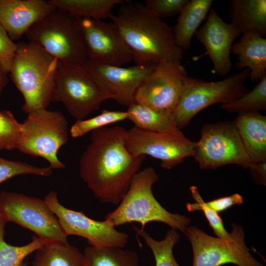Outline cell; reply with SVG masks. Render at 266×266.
I'll return each mask as SVG.
<instances>
[{
  "label": "cell",
  "mask_w": 266,
  "mask_h": 266,
  "mask_svg": "<svg viewBox=\"0 0 266 266\" xmlns=\"http://www.w3.org/2000/svg\"><path fill=\"white\" fill-rule=\"evenodd\" d=\"M252 175L257 182L263 185L266 181V161L252 163L248 167Z\"/></svg>",
  "instance_id": "cell-37"
},
{
  "label": "cell",
  "mask_w": 266,
  "mask_h": 266,
  "mask_svg": "<svg viewBox=\"0 0 266 266\" xmlns=\"http://www.w3.org/2000/svg\"><path fill=\"white\" fill-rule=\"evenodd\" d=\"M6 222L0 218V266H22L24 260L30 254L41 248L44 243L37 236L27 244L16 246L10 245L4 239Z\"/></svg>",
  "instance_id": "cell-28"
},
{
  "label": "cell",
  "mask_w": 266,
  "mask_h": 266,
  "mask_svg": "<svg viewBox=\"0 0 266 266\" xmlns=\"http://www.w3.org/2000/svg\"><path fill=\"white\" fill-rule=\"evenodd\" d=\"M189 0H147L144 5L151 13L160 18L180 14Z\"/></svg>",
  "instance_id": "cell-34"
},
{
  "label": "cell",
  "mask_w": 266,
  "mask_h": 266,
  "mask_svg": "<svg viewBox=\"0 0 266 266\" xmlns=\"http://www.w3.org/2000/svg\"><path fill=\"white\" fill-rule=\"evenodd\" d=\"M194 35L206 49L213 64V72L227 75L232 67L230 54L233 42L241 33L231 23L224 22L216 10L210 9L206 22Z\"/></svg>",
  "instance_id": "cell-17"
},
{
  "label": "cell",
  "mask_w": 266,
  "mask_h": 266,
  "mask_svg": "<svg viewBox=\"0 0 266 266\" xmlns=\"http://www.w3.org/2000/svg\"><path fill=\"white\" fill-rule=\"evenodd\" d=\"M22 126L17 149L43 158L52 169L65 167L58 153L67 142L69 131L67 120L62 112L47 108L34 110L28 114Z\"/></svg>",
  "instance_id": "cell-7"
},
{
  "label": "cell",
  "mask_w": 266,
  "mask_h": 266,
  "mask_svg": "<svg viewBox=\"0 0 266 266\" xmlns=\"http://www.w3.org/2000/svg\"><path fill=\"white\" fill-rule=\"evenodd\" d=\"M110 19L131 50L136 65L181 61L184 50L177 45L172 28L144 4L124 2Z\"/></svg>",
  "instance_id": "cell-2"
},
{
  "label": "cell",
  "mask_w": 266,
  "mask_h": 266,
  "mask_svg": "<svg viewBox=\"0 0 266 266\" xmlns=\"http://www.w3.org/2000/svg\"><path fill=\"white\" fill-rule=\"evenodd\" d=\"M127 134L120 126L93 131L81 156L80 176L101 203H120L146 158L129 152Z\"/></svg>",
  "instance_id": "cell-1"
},
{
  "label": "cell",
  "mask_w": 266,
  "mask_h": 266,
  "mask_svg": "<svg viewBox=\"0 0 266 266\" xmlns=\"http://www.w3.org/2000/svg\"><path fill=\"white\" fill-rule=\"evenodd\" d=\"M213 2V0H189L179 14L172 30L177 45L183 50L190 48L192 38L206 18Z\"/></svg>",
  "instance_id": "cell-22"
},
{
  "label": "cell",
  "mask_w": 266,
  "mask_h": 266,
  "mask_svg": "<svg viewBox=\"0 0 266 266\" xmlns=\"http://www.w3.org/2000/svg\"><path fill=\"white\" fill-rule=\"evenodd\" d=\"M188 76L180 61H166L157 64L139 87L134 102L170 119Z\"/></svg>",
  "instance_id": "cell-12"
},
{
  "label": "cell",
  "mask_w": 266,
  "mask_h": 266,
  "mask_svg": "<svg viewBox=\"0 0 266 266\" xmlns=\"http://www.w3.org/2000/svg\"><path fill=\"white\" fill-rule=\"evenodd\" d=\"M64 64L82 65L88 59L78 18L56 9L33 24L25 34Z\"/></svg>",
  "instance_id": "cell-5"
},
{
  "label": "cell",
  "mask_w": 266,
  "mask_h": 266,
  "mask_svg": "<svg viewBox=\"0 0 266 266\" xmlns=\"http://www.w3.org/2000/svg\"><path fill=\"white\" fill-rule=\"evenodd\" d=\"M44 201L56 215L59 224L67 236L76 235L85 238L90 246L103 247L124 248L129 235L121 232L109 221H98L91 219L82 212L67 208L58 200L54 191L49 192Z\"/></svg>",
  "instance_id": "cell-14"
},
{
  "label": "cell",
  "mask_w": 266,
  "mask_h": 266,
  "mask_svg": "<svg viewBox=\"0 0 266 266\" xmlns=\"http://www.w3.org/2000/svg\"><path fill=\"white\" fill-rule=\"evenodd\" d=\"M231 24L241 34L266 37V0H233L229 8Z\"/></svg>",
  "instance_id": "cell-21"
},
{
  "label": "cell",
  "mask_w": 266,
  "mask_h": 266,
  "mask_svg": "<svg viewBox=\"0 0 266 266\" xmlns=\"http://www.w3.org/2000/svg\"><path fill=\"white\" fill-rule=\"evenodd\" d=\"M60 62L39 46L30 42L18 43L9 73L22 95L26 114L47 108Z\"/></svg>",
  "instance_id": "cell-3"
},
{
  "label": "cell",
  "mask_w": 266,
  "mask_h": 266,
  "mask_svg": "<svg viewBox=\"0 0 266 266\" xmlns=\"http://www.w3.org/2000/svg\"><path fill=\"white\" fill-rule=\"evenodd\" d=\"M126 119L127 111L103 110L100 114L92 118L76 121L71 126L69 133L73 138H78L90 132Z\"/></svg>",
  "instance_id": "cell-30"
},
{
  "label": "cell",
  "mask_w": 266,
  "mask_h": 266,
  "mask_svg": "<svg viewBox=\"0 0 266 266\" xmlns=\"http://www.w3.org/2000/svg\"><path fill=\"white\" fill-rule=\"evenodd\" d=\"M133 229L151 250L156 266H180L173 254V247L180 239V235L177 232V230L171 228L167 231L164 239L158 241L151 237L144 229L135 226Z\"/></svg>",
  "instance_id": "cell-27"
},
{
  "label": "cell",
  "mask_w": 266,
  "mask_h": 266,
  "mask_svg": "<svg viewBox=\"0 0 266 266\" xmlns=\"http://www.w3.org/2000/svg\"><path fill=\"white\" fill-rule=\"evenodd\" d=\"M83 254L85 266H139L136 253L124 248L89 246Z\"/></svg>",
  "instance_id": "cell-25"
},
{
  "label": "cell",
  "mask_w": 266,
  "mask_h": 266,
  "mask_svg": "<svg viewBox=\"0 0 266 266\" xmlns=\"http://www.w3.org/2000/svg\"><path fill=\"white\" fill-rule=\"evenodd\" d=\"M56 9L81 18L103 20L110 18L112 9L122 0H50Z\"/></svg>",
  "instance_id": "cell-23"
},
{
  "label": "cell",
  "mask_w": 266,
  "mask_h": 266,
  "mask_svg": "<svg viewBox=\"0 0 266 266\" xmlns=\"http://www.w3.org/2000/svg\"><path fill=\"white\" fill-rule=\"evenodd\" d=\"M205 202L209 208L218 213L227 210L234 205L242 204L243 198L240 194L236 193Z\"/></svg>",
  "instance_id": "cell-36"
},
{
  "label": "cell",
  "mask_w": 266,
  "mask_h": 266,
  "mask_svg": "<svg viewBox=\"0 0 266 266\" xmlns=\"http://www.w3.org/2000/svg\"><path fill=\"white\" fill-rule=\"evenodd\" d=\"M232 238L225 239L210 236L195 227L183 231L190 242L193 254L192 266H263L250 254L244 241L243 228L232 224Z\"/></svg>",
  "instance_id": "cell-11"
},
{
  "label": "cell",
  "mask_w": 266,
  "mask_h": 266,
  "mask_svg": "<svg viewBox=\"0 0 266 266\" xmlns=\"http://www.w3.org/2000/svg\"><path fill=\"white\" fill-rule=\"evenodd\" d=\"M126 146L133 156L146 155L159 160L161 166L170 169L194 155L196 142L187 138L182 132H155L135 126L127 130Z\"/></svg>",
  "instance_id": "cell-13"
},
{
  "label": "cell",
  "mask_w": 266,
  "mask_h": 266,
  "mask_svg": "<svg viewBox=\"0 0 266 266\" xmlns=\"http://www.w3.org/2000/svg\"><path fill=\"white\" fill-rule=\"evenodd\" d=\"M155 65H136L124 67L88 59L81 65L99 82L110 99L128 106L134 102L136 93Z\"/></svg>",
  "instance_id": "cell-15"
},
{
  "label": "cell",
  "mask_w": 266,
  "mask_h": 266,
  "mask_svg": "<svg viewBox=\"0 0 266 266\" xmlns=\"http://www.w3.org/2000/svg\"><path fill=\"white\" fill-rule=\"evenodd\" d=\"M126 111L128 119L139 129L155 132H181L174 126L168 117L142 104L134 102L128 106Z\"/></svg>",
  "instance_id": "cell-26"
},
{
  "label": "cell",
  "mask_w": 266,
  "mask_h": 266,
  "mask_svg": "<svg viewBox=\"0 0 266 266\" xmlns=\"http://www.w3.org/2000/svg\"><path fill=\"white\" fill-rule=\"evenodd\" d=\"M250 71L244 69L217 81H206L188 76L182 94L170 120L181 131L192 119L206 107L218 103L237 100L249 90L245 85Z\"/></svg>",
  "instance_id": "cell-6"
},
{
  "label": "cell",
  "mask_w": 266,
  "mask_h": 266,
  "mask_svg": "<svg viewBox=\"0 0 266 266\" xmlns=\"http://www.w3.org/2000/svg\"><path fill=\"white\" fill-rule=\"evenodd\" d=\"M231 52L237 55L235 66L239 69H248L252 82L260 81L266 76V38L246 33L232 47Z\"/></svg>",
  "instance_id": "cell-20"
},
{
  "label": "cell",
  "mask_w": 266,
  "mask_h": 266,
  "mask_svg": "<svg viewBox=\"0 0 266 266\" xmlns=\"http://www.w3.org/2000/svg\"><path fill=\"white\" fill-rule=\"evenodd\" d=\"M56 9L49 0H0V24L12 40H17Z\"/></svg>",
  "instance_id": "cell-18"
},
{
  "label": "cell",
  "mask_w": 266,
  "mask_h": 266,
  "mask_svg": "<svg viewBox=\"0 0 266 266\" xmlns=\"http://www.w3.org/2000/svg\"><path fill=\"white\" fill-rule=\"evenodd\" d=\"M159 177L151 166L138 171L133 176L126 194L113 211L105 219L115 227L137 222L141 229L151 222H160L182 232L190 223V219L167 211L158 201L152 192Z\"/></svg>",
  "instance_id": "cell-4"
},
{
  "label": "cell",
  "mask_w": 266,
  "mask_h": 266,
  "mask_svg": "<svg viewBox=\"0 0 266 266\" xmlns=\"http://www.w3.org/2000/svg\"></svg>",
  "instance_id": "cell-40"
},
{
  "label": "cell",
  "mask_w": 266,
  "mask_h": 266,
  "mask_svg": "<svg viewBox=\"0 0 266 266\" xmlns=\"http://www.w3.org/2000/svg\"><path fill=\"white\" fill-rule=\"evenodd\" d=\"M22 266H27V264L26 263H24Z\"/></svg>",
  "instance_id": "cell-39"
},
{
  "label": "cell",
  "mask_w": 266,
  "mask_h": 266,
  "mask_svg": "<svg viewBox=\"0 0 266 266\" xmlns=\"http://www.w3.org/2000/svg\"><path fill=\"white\" fill-rule=\"evenodd\" d=\"M32 266H85L84 255L68 243L46 244L35 251Z\"/></svg>",
  "instance_id": "cell-24"
},
{
  "label": "cell",
  "mask_w": 266,
  "mask_h": 266,
  "mask_svg": "<svg viewBox=\"0 0 266 266\" xmlns=\"http://www.w3.org/2000/svg\"><path fill=\"white\" fill-rule=\"evenodd\" d=\"M221 109L230 113L257 111L266 109V76L251 91L230 102L222 104Z\"/></svg>",
  "instance_id": "cell-29"
},
{
  "label": "cell",
  "mask_w": 266,
  "mask_h": 266,
  "mask_svg": "<svg viewBox=\"0 0 266 266\" xmlns=\"http://www.w3.org/2000/svg\"><path fill=\"white\" fill-rule=\"evenodd\" d=\"M88 59L121 66L133 61V54L113 22L77 18Z\"/></svg>",
  "instance_id": "cell-16"
},
{
  "label": "cell",
  "mask_w": 266,
  "mask_h": 266,
  "mask_svg": "<svg viewBox=\"0 0 266 266\" xmlns=\"http://www.w3.org/2000/svg\"><path fill=\"white\" fill-rule=\"evenodd\" d=\"M22 126L10 111H0V150L16 149Z\"/></svg>",
  "instance_id": "cell-33"
},
{
  "label": "cell",
  "mask_w": 266,
  "mask_h": 266,
  "mask_svg": "<svg viewBox=\"0 0 266 266\" xmlns=\"http://www.w3.org/2000/svg\"><path fill=\"white\" fill-rule=\"evenodd\" d=\"M8 74L0 68V95L8 83Z\"/></svg>",
  "instance_id": "cell-38"
},
{
  "label": "cell",
  "mask_w": 266,
  "mask_h": 266,
  "mask_svg": "<svg viewBox=\"0 0 266 266\" xmlns=\"http://www.w3.org/2000/svg\"><path fill=\"white\" fill-rule=\"evenodd\" d=\"M0 217L34 233L44 245L67 243V236L44 200L23 194L2 191Z\"/></svg>",
  "instance_id": "cell-9"
},
{
  "label": "cell",
  "mask_w": 266,
  "mask_h": 266,
  "mask_svg": "<svg viewBox=\"0 0 266 266\" xmlns=\"http://www.w3.org/2000/svg\"><path fill=\"white\" fill-rule=\"evenodd\" d=\"M234 122L252 163L266 161V116L257 111L240 112Z\"/></svg>",
  "instance_id": "cell-19"
},
{
  "label": "cell",
  "mask_w": 266,
  "mask_h": 266,
  "mask_svg": "<svg viewBox=\"0 0 266 266\" xmlns=\"http://www.w3.org/2000/svg\"><path fill=\"white\" fill-rule=\"evenodd\" d=\"M18 48L0 24V68L9 73Z\"/></svg>",
  "instance_id": "cell-35"
},
{
  "label": "cell",
  "mask_w": 266,
  "mask_h": 266,
  "mask_svg": "<svg viewBox=\"0 0 266 266\" xmlns=\"http://www.w3.org/2000/svg\"><path fill=\"white\" fill-rule=\"evenodd\" d=\"M110 99L99 82L82 66L60 62L51 97L62 103L76 121L85 119Z\"/></svg>",
  "instance_id": "cell-8"
},
{
  "label": "cell",
  "mask_w": 266,
  "mask_h": 266,
  "mask_svg": "<svg viewBox=\"0 0 266 266\" xmlns=\"http://www.w3.org/2000/svg\"><path fill=\"white\" fill-rule=\"evenodd\" d=\"M52 169L49 166L39 167L31 164L11 161L0 157V183L14 176L23 174H33L50 176Z\"/></svg>",
  "instance_id": "cell-32"
},
{
  "label": "cell",
  "mask_w": 266,
  "mask_h": 266,
  "mask_svg": "<svg viewBox=\"0 0 266 266\" xmlns=\"http://www.w3.org/2000/svg\"><path fill=\"white\" fill-rule=\"evenodd\" d=\"M193 198L196 202L188 203L186 204L187 210L190 212L201 210L204 213L209 226L213 230L217 237L230 239L232 234L229 233L225 228L222 220L218 213L209 208L200 196L198 189L195 186L190 188Z\"/></svg>",
  "instance_id": "cell-31"
},
{
  "label": "cell",
  "mask_w": 266,
  "mask_h": 266,
  "mask_svg": "<svg viewBox=\"0 0 266 266\" xmlns=\"http://www.w3.org/2000/svg\"><path fill=\"white\" fill-rule=\"evenodd\" d=\"M193 157L201 169L230 164L248 168L252 164L234 121L204 125Z\"/></svg>",
  "instance_id": "cell-10"
}]
</instances>
